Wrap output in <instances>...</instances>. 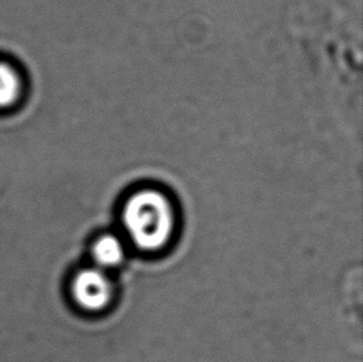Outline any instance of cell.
I'll return each mask as SVG.
<instances>
[{
	"label": "cell",
	"instance_id": "3",
	"mask_svg": "<svg viewBox=\"0 0 363 362\" xmlns=\"http://www.w3.org/2000/svg\"><path fill=\"white\" fill-rule=\"evenodd\" d=\"M92 256L97 268L111 270L118 267L125 258V247L118 236L107 234L94 242Z\"/></svg>",
	"mask_w": 363,
	"mask_h": 362
},
{
	"label": "cell",
	"instance_id": "4",
	"mask_svg": "<svg viewBox=\"0 0 363 362\" xmlns=\"http://www.w3.org/2000/svg\"><path fill=\"white\" fill-rule=\"evenodd\" d=\"M21 93V79L11 65L0 61V108L13 106Z\"/></svg>",
	"mask_w": 363,
	"mask_h": 362
},
{
	"label": "cell",
	"instance_id": "2",
	"mask_svg": "<svg viewBox=\"0 0 363 362\" xmlns=\"http://www.w3.org/2000/svg\"><path fill=\"white\" fill-rule=\"evenodd\" d=\"M72 295L79 307L87 312H101L113 298V284L97 267L79 270L72 282Z\"/></svg>",
	"mask_w": 363,
	"mask_h": 362
},
{
	"label": "cell",
	"instance_id": "1",
	"mask_svg": "<svg viewBox=\"0 0 363 362\" xmlns=\"http://www.w3.org/2000/svg\"><path fill=\"white\" fill-rule=\"evenodd\" d=\"M122 221L133 245L144 252H157L172 241L177 215L172 201L162 191L147 187L128 197Z\"/></svg>",
	"mask_w": 363,
	"mask_h": 362
}]
</instances>
